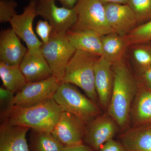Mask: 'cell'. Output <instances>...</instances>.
Wrapping results in <instances>:
<instances>
[{
	"mask_svg": "<svg viewBox=\"0 0 151 151\" xmlns=\"http://www.w3.org/2000/svg\"><path fill=\"white\" fill-rule=\"evenodd\" d=\"M103 44L102 56L113 65L123 60L129 46L125 37L114 32L101 36Z\"/></svg>",
	"mask_w": 151,
	"mask_h": 151,
	"instance_id": "obj_20",
	"label": "cell"
},
{
	"mask_svg": "<svg viewBox=\"0 0 151 151\" xmlns=\"http://www.w3.org/2000/svg\"><path fill=\"white\" fill-rule=\"evenodd\" d=\"M14 93L8 89L1 87L0 88V100L1 105L8 106L9 110L12 106V103L14 98Z\"/></svg>",
	"mask_w": 151,
	"mask_h": 151,
	"instance_id": "obj_29",
	"label": "cell"
},
{
	"mask_svg": "<svg viewBox=\"0 0 151 151\" xmlns=\"http://www.w3.org/2000/svg\"><path fill=\"white\" fill-rule=\"evenodd\" d=\"M103 4H128V0H97Z\"/></svg>",
	"mask_w": 151,
	"mask_h": 151,
	"instance_id": "obj_33",
	"label": "cell"
},
{
	"mask_svg": "<svg viewBox=\"0 0 151 151\" xmlns=\"http://www.w3.org/2000/svg\"><path fill=\"white\" fill-rule=\"evenodd\" d=\"M63 111L52 97L28 107L12 106L4 116L12 126L27 127L34 132H52Z\"/></svg>",
	"mask_w": 151,
	"mask_h": 151,
	"instance_id": "obj_2",
	"label": "cell"
},
{
	"mask_svg": "<svg viewBox=\"0 0 151 151\" xmlns=\"http://www.w3.org/2000/svg\"><path fill=\"white\" fill-rule=\"evenodd\" d=\"M68 39L76 50L89 52L98 57L103 54L101 36L91 31L69 30Z\"/></svg>",
	"mask_w": 151,
	"mask_h": 151,
	"instance_id": "obj_18",
	"label": "cell"
},
{
	"mask_svg": "<svg viewBox=\"0 0 151 151\" xmlns=\"http://www.w3.org/2000/svg\"><path fill=\"white\" fill-rule=\"evenodd\" d=\"M113 64L102 56L97 60L94 66V84L99 103L107 111L111 100L113 84Z\"/></svg>",
	"mask_w": 151,
	"mask_h": 151,
	"instance_id": "obj_13",
	"label": "cell"
},
{
	"mask_svg": "<svg viewBox=\"0 0 151 151\" xmlns=\"http://www.w3.org/2000/svg\"><path fill=\"white\" fill-rule=\"evenodd\" d=\"M35 31L40 38L42 43L46 44L50 39L52 34V29L48 21L40 20L37 23Z\"/></svg>",
	"mask_w": 151,
	"mask_h": 151,
	"instance_id": "obj_27",
	"label": "cell"
},
{
	"mask_svg": "<svg viewBox=\"0 0 151 151\" xmlns=\"http://www.w3.org/2000/svg\"><path fill=\"white\" fill-rule=\"evenodd\" d=\"M55 2V0H37V14L49 22L52 33L65 34L75 24L77 14L74 8L59 7Z\"/></svg>",
	"mask_w": 151,
	"mask_h": 151,
	"instance_id": "obj_7",
	"label": "cell"
},
{
	"mask_svg": "<svg viewBox=\"0 0 151 151\" xmlns=\"http://www.w3.org/2000/svg\"><path fill=\"white\" fill-rule=\"evenodd\" d=\"M129 46L151 42V20L139 25L125 37Z\"/></svg>",
	"mask_w": 151,
	"mask_h": 151,
	"instance_id": "obj_23",
	"label": "cell"
},
{
	"mask_svg": "<svg viewBox=\"0 0 151 151\" xmlns=\"http://www.w3.org/2000/svg\"><path fill=\"white\" fill-rule=\"evenodd\" d=\"M74 8L77 19L70 30L91 31L101 36L113 32L107 21L104 5L99 1L78 0Z\"/></svg>",
	"mask_w": 151,
	"mask_h": 151,
	"instance_id": "obj_5",
	"label": "cell"
},
{
	"mask_svg": "<svg viewBox=\"0 0 151 151\" xmlns=\"http://www.w3.org/2000/svg\"><path fill=\"white\" fill-rule=\"evenodd\" d=\"M119 130L118 124L108 113L101 114L86 124L84 141L94 150H99L105 143L113 139Z\"/></svg>",
	"mask_w": 151,
	"mask_h": 151,
	"instance_id": "obj_10",
	"label": "cell"
},
{
	"mask_svg": "<svg viewBox=\"0 0 151 151\" xmlns=\"http://www.w3.org/2000/svg\"><path fill=\"white\" fill-rule=\"evenodd\" d=\"M139 82L144 86L151 89V67L139 71Z\"/></svg>",
	"mask_w": 151,
	"mask_h": 151,
	"instance_id": "obj_30",
	"label": "cell"
},
{
	"mask_svg": "<svg viewBox=\"0 0 151 151\" xmlns=\"http://www.w3.org/2000/svg\"><path fill=\"white\" fill-rule=\"evenodd\" d=\"M60 83L52 76L36 82L27 83L14 96L12 106L28 107L53 97Z\"/></svg>",
	"mask_w": 151,
	"mask_h": 151,
	"instance_id": "obj_9",
	"label": "cell"
},
{
	"mask_svg": "<svg viewBox=\"0 0 151 151\" xmlns=\"http://www.w3.org/2000/svg\"><path fill=\"white\" fill-rule=\"evenodd\" d=\"M27 50L12 28L2 31L0 35V62L19 66Z\"/></svg>",
	"mask_w": 151,
	"mask_h": 151,
	"instance_id": "obj_15",
	"label": "cell"
},
{
	"mask_svg": "<svg viewBox=\"0 0 151 151\" xmlns=\"http://www.w3.org/2000/svg\"><path fill=\"white\" fill-rule=\"evenodd\" d=\"M133 46L132 57L139 71L151 67V44H140Z\"/></svg>",
	"mask_w": 151,
	"mask_h": 151,
	"instance_id": "obj_24",
	"label": "cell"
},
{
	"mask_svg": "<svg viewBox=\"0 0 151 151\" xmlns=\"http://www.w3.org/2000/svg\"><path fill=\"white\" fill-rule=\"evenodd\" d=\"M99 151H127L120 141L111 139L105 143L99 150Z\"/></svg>",
	"mask_w": 151,
	"mask_h": 151,
	"instance_id": "obj_28",
	"label": "cell"
},
{
	"mask_svg": "<svg viewBox=\"0 0 151 151\" xmlns=\"http://www.w3.org/2000/svg\"><path fill=\"white\" fill-rule=\"evenodd\" d=\"M113 84L107 112L122 132L130 128V114L139 88V81L124 60L113 64Z\"/></svg>",
	"mask_w": 151,
	"mask_h": 151,
	"instance_id": "obj_1",
	"label": "cell"
},
{
	"mask_svg": "<svg viewBox=\"0 0 151 151\" xmlns=\"http://www.w3.org/2000/svg\"><path fill=\"white\" fill-rule=\"evenodd\" d=\"M19 66L27 83L42 81L52 76L51 69L42 54L27 51Z\"/></svg>",
	"mask_w": 151,
	"mask_h": 151,
	"instance_id": "obj_17",
	"label": "cell"
},
{
	"mask_svg": "<svg viewBox=\"0 0 151 151\" xmlns=\"http://www.w3.org/2000/svg\"><path fill=\"white\" fill-rule=\"evenodd\" d=\"M40 50L51 69L52 76L60 83H62L66 66L76 51L68 40L66 33H52L48 42L43 44Z\"/></svg>",
	"mask_w": 151,
	"mask_h": 151,
	"instance_id": "obj_6",
	"label": "cell"
},
{
	"mask_svg": "<svg viewBox=\"0 0 151 151\" xmlns=\"http://www.w3.org/2000/svg\"><path fill=\"white\" fill-rule=\"evenodd\" d=\"M60 2L63 6L68 9H73L77 4L78 0H55Z\"/></svg>",
	"mask_w": 151,
	"mask_h": 151,
	"instance_id": "obj_31",
	"label": "cell"
},
{
	"mask_svg": "<svg viewBox=\"0 0 151 151\" xmlns=\"http://www.w3.org/2000/svg\"><path fill=\"white\" fill-rule=\"evenodd\" d=\"M17 6L14 0H0V22H10L17 14L16 9Z\"/></svg>",
	"mask_w": 151,
	"mask_h": 151,
	"instance_id": "obj_26",
	"label": "cell"
},
{
	"mask_svg": "<svg viewBox=\"0 0 151 151\" xmlns=\"http://www.w3.org/2000/svg\"><path fill=\"white\" fill-rule=\"evenodd\" d=\"M34 132L33 151H62L65 146L49 132Z\"/></svg>",
	"mask_w": 151,
	"mask_h": 151,
	"instance_id": "obj_22",
	"label": "cell"
},
{
	"mask_svg": "<svg viewBox=\"0 0 151 151\" xmlns=\"http://www.w3.org/2000/svg\"><path fill=\"white\" fill-rule=\"evenodd\" d=\"M119 138L127 151H151V127H130Z\"/></svg>",
	"mask_w": 151,
	"mask_h": 151,
	"instance_id": "obj_19",
	"label": "cell"
},
{
	"mask_svg": "<svg viewBox=\"0 0 151 151\" xmlns=\"http://www.w3.org/2000/svg\"><path fill=\"white\" fill-rule=\"evenodd\" d=\"M88 147L83 144L79 145L65 147L62 151H85Z\"/></svg>",
	"mask_w": 151,
	"mask_h": 151,
	"instance_id": "obj_32",
	"label": "cell"
},
{
	"mask_svg": "<svg viewBox=\"0 0 151 151\" xmlns=\"http://www.w3.org/2000/svg\"><path fill=\"white\" fill-rule=\"evenodd\" d=\"M29 129L5 121L0 127V151H29L26 139Z\"/></svg>",
	"mask_w": 151,
	"mask_h": 151,
	"instance_id": "obj_16",
	"label": "cell"
},
{
	"mask_svg": "<svg viewBox=\"0 0 151 151\" xmlns=\"http://www.w3.org/2000/svg\"><path fill=\"white\" fill-rule=\"evenodd\" d=\"M85 151H90L89 150V149L88 148H87V150H86Z\"/></svg>",
	"mask_w": 151,
	"mask_h": 151,
	"instance_id": "obj_34",
	"label": "cell"
},
{
	"mask_svg": "<svg viewBox=\"0 0 151 151\" xmlns=\"http://www.w3.org/2000/svg\"><path fill=\"white\" fill-rule=\"evenodd\" d=\"M103 5L107 21L113 32L124 37L137 26L134 13L128 4L111 3Z\"/></svg>",
	"mask_w": 151,
	"mask_h": 151,
	"instance_id": "obj_12",
	"label": "cell"
},
{
	"mask_svg": "<svg viewBox=\"0 0 151 151\" xmlns=\"http://www.w3.org/2000/svg\"><path fill=\"white\" fill-rule=\"evenodd\" d=\"M53 98L63 111L72 113L86 124L101 114L97 103L69 83H60Z\"/></svg>",
	"mask_w": 151,
	"mask_h": 151,
	"instance_id": "obj_4",
	"label": "cell"
},
{
	"mask_svg": "<svg viewBox=\"0 0 151 151\" xmlns=\"http://www.w3.org/2000/svg\"><path fill=\"white\" fill-rule=\"evenodd\" d=\"M37 0H29L22 14H16L10 22L12 28L26 45L27 51L34 54L41 55L40 48L43 45L38 39L33 28L36 12Z\"/></svg>",
	"mask_w": 151,
	"mask_h": 151,
	"instance_id": "obj_8",
	"label": "cell"
},
{
	"mask_svg": "<svg viewBox=\"0 0 151 151\" xmlns=\"http://www.w3.org/2000/svg\"><path fill=\"white\" fill-rule=\"evenodd\" d=\"M130 128L151 127V89L139 82L130 114Z\"/></svg>",
	"mask_w": 151,
	"mask_h": 151,
	"instance_id": "obj_14",
	"label": "cell"
},
{
	"mask_svg": "<svg viewBox=\"0 0 151 151\" xmlns=\"http://www.w3.org/2000/svg\"><path fill=\"white\" fill-rule=\"evenodd\" d=\"M86 124L72 113L63 111L51 132L65 147L83 144Z\"/></svg>",
	"mask_w": 151,
	"mask_h": 151,
	"instance_id": "obj_11",
	"label": "cell"
},
{
	"mask_svg": "<svg viewBox=\"0 0 151 151\" xmlns=\"http://www.w3.org/2000/svg\"><path fill=\"white\" fill-rule=\"evenodd\" d=\"M128 5L134 13L138 24L151 20V0H128Z\"/></svg>",
	"mask_w": 151,
	"mask_h": 151,
	"instance_id": "obj_25",
	"label": "cell"
},
{
	"mask_svg": "<svg viewBox=\"0 0 151 151\" xmlns=\"http://www.w3.org/2000/svg\"><path fill=\"white\" fill-rule=\"evenodd\" d=\"M0 77L4 88L14 93L20 91L27 83L19 66L2 62H0Z\"/></svg>",
	"mask_w": 151,
	"mask_h": 151,
	"instance_id": "obj_21",
	"label": "cell"
},
{
	"mask_svg": "<svg viewBox=\"0 0 151 151\" xmlns=\"http://www.w3.org/2000/svg\"><path fill=\"white\" fill-rule=\"evenodd\" d=\"M99 57L86 52L76 50L68 63L62 81L78 86L97 104L99 100L94 84V66Z\"/></svg>",
	"mask_w": 151,
	"mask_h": 151,
	"instance_id": "obj_3",
	"label": "cell"
}]
</instances>
